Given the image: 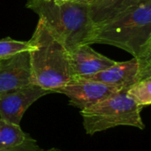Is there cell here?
<instances>
[{
	"instance_id": "1",
	"label": "cell",
	"mask_w": 151,
	"mask_h": 151,
	"mask_svg": "<svg viewBox=\"0 0 151 151\" xmlns=\"http://www.w3.org/2000/svg\"><path fill=\"white\" fill-rule=\"evenodd\" d=\"M28 42L33 84L55 93L72 80L70 52L42 19H39Z\"/></svg>"
},
{
	"instance_id": "2",
	"label": "cell",
	"mask_w": 151,
	"mask_h": 151,
	"mask_svg": "<svg viewBox=\"0 0 151 151\" xmlns=\"http://www.w3.org/2000/svg\"><path fill=\"white\" fill-rule=\"evenodd\" d=\"M107 44L141 58L151 54V0L95 27L88 44Z\"/></svg>"
},
{
	"instance_id": "3",
	"label": "cell",
	"mask_w": 151,
	"mask_h": 151,
	"mask_svg": "<svg viewBox=\"0 0 151 151\" xmlns=\"http://www.w3.org/2000/svg\"><path fill=\"white\" fill-rule=\"evenodd\" d=\"M26 7L35 12L61 39L69 52L88 44L94 26L87 3L70 0H27Z\"/></svg>"
},
{
	"instance_id": "4",
	"label": "cell",
	"mask_w": 151,
	"mask_h": 151,
	"mask_svg": "<svg viewBox=\"0 0 151 151\" xmlns=\"http://www.w3.org/2000/svg\"><path fill=\"white\" fill-rule=\"evenodd\" d=\"M139 106L125 90H120L89 108L80 111L87 134L93 135L108 129L127 126L145 129Z\"/></svg>"
},
{
	"instance_id": "5",
	"label": "cell",
	"mask_w": 151,
	"mask_h": 151,
	"mask_svg": "<svg viewBox=\"0 0 151 151\" xmlns=\"http://www.w3.org/2000/svg\"><path fill=\"white\" fill-rule=\"evenodd\" d=\"M120 91L119 88L103 82L81 77H74L65 85L57 89L69 98V104L80 111L91 107L110 96Z\"/></svg>"
},
{
	"instance_id": "6",
	"label": "cell",
	"mask_w": 151,
	"mask_h": 151,
	"mask_svg": "<svg viewBox=\"0 0 151 151\" xmlns=\"http://www.w3.org/2000/svg\"><path fill=\"white\" fill-rule=\"evenodd\" d=\"M51 92L30 84L0 96V119L19 125L27 110L41 97Z\"/></svg>"
},
{
	"instance_id": "7",
	"label": "cell",
	"mask_w": 151,
	"mask_h": 151,
	"mask_svg": "<svg viewBox=\"0 0 151 151\" xmlns=\"http://www.w3.org/2000/svg\"><path fill=\"white\" fill-rule=\"evenodd\" d=\"M81 78L103 82L116 87L120 90H127L137 81L151 78V76L143 71L139 59L133 58L127 61L116 62L111 67L96 74Z\"/></svg>"
},
{
	"instance_id": "8",
	"label": "cell",
	"mask_w": 151,
	"mask_h": 151,
	"mask_svg": "<svg viewBox=\"0 0 151 151\" xmlns=\"http://www.w3.org/2000/svg\"><path fill=\"white\" fill-rule=\"evenodd\" d=\"M32 83L28 51L0 61V96Z\"/></svg>"
},
{
	"instance_id": "9",
	"label": "cell",
	"mask_w": 151,
	"mask_h": 151,
	"mask_svg": "<svg viewBox=\"0 0 151 151\" xmlns=\"http://www.w3.org/2000/svg\"><path fill=\"white\" fill-rule=\"evenodd\" d=\"M70 63L72 76L87 77L104 71L116 61L98 53L88 44L78 46L70 52Z\"/></svg>"
},
{
	"instance_id": "10",
	"label": "cell",
	"mask_w": 151,
	"mask_h": 151,
	"mask_svg": "<svg viewBox=\"0 0 151 151\" xmlns=\"http://www.w3.org/2000/svg\"><path fill=\"white\" fill-rule=\"evenodd\" d=\"M145 0H90L88 4L94 27L106 23Z\"/></svg>"
},
{
	"instance_id": "11",
	"label": "cell",
	"mask_w": 151,
	"mask_h": 151,
	"mask_svg": "<svg viewBox=\"0 0 151 151\" xmlns=\"http://www.w3.org/2000/svg\"><path fill=\"white\" fill-rule=\"evenodd\" d=\"M29 137L19 125L12 124L0 119V150H9L24 143Z\"/></svg>"
},
{
	"instance_id": "12",
	"label": "cell",
	"mask_w": 151,
	"mask_h": 151,
	"mask_svg": "<svg viewBox=\"0 0 151 151\" xmlns=\"http://www.w3.org/2000/svg\"><path fill=\"white\" fill-rule=\"evenodd\" d=\"M125 91L142 108L150 105L151 104V78L137 81Z\"/></svg>"
},
{
	"instance_id": "13",
	"label": "cell",
	"mask_w": 151,
	"mask_h": 151,
	"mask_svg": "<svg viewBox=\"0 0 151 151\" xmlns=\"http://www.w3.org/2000/svg\"><path fill=\"white\" fill-rule=\"evenodd\" d=\"M30 44L28 41H18L11 37H5L0 40V61L9 58L18 53L28 51Z\"/></svg>"
},
{
	"instance_id": "14",
	"label": "cell",
	"mask_w": 151,
	"mask_h": 151,
	"mask_svg": "<svg viewBox=\"0 0 151 151\" xmlns=\"http://www.w3.org/2000/svg\"><path fill=\"white\" fill-rule=\"evenodd\" d=\"M0 151H43V150L38 145L37 142L34 140L31 136H29L27 141L21 145L9 149V150H2Z\"/></svg>"
},
{
	"instance_id": "15",
	"label": "cell",
	"mask_w": 151,
	"mask_h": 151,
	"mask_svg": "<svg viewBox=\"0 0 151 151\" xmlns=\"http://www.w3.org/2000/svg\"><path fill=\"white\" fill-rule=\"evenodd\" d=\"M70 1H75V2H83V3H88L90 0H70Z\"/></svg>"
},
{
	"instance_id": "16",
	"label": "cell",
	"mask_w": 151,
	"mask_h": 151,
	"mask_svg": "<svg viewBox=\"0 0 151 151\" xmlns=\"http://www.w3.org/2000/svg\"><path fill=\"white\" fill-rule=\"evenodd\" d=\"M43 151H63V150H58V149H56V148H52V149H50V150H43Z\"/></svg>"
}]
</instances>
